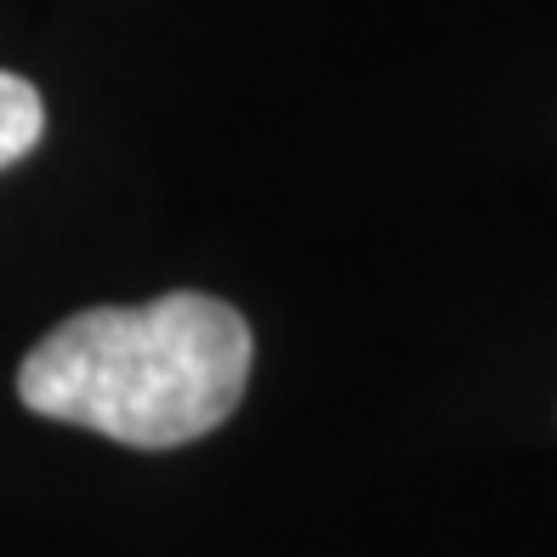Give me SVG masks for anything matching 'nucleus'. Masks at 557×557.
Returning a JSON list of instances; mask_svg holds the SVG:
<instances>
[{"label": "nucleus", "mask_w": 557, "mask_h": 557, "mask_svg": "<svg viewBox=\"0 0 557 557\" xmlns=\"http://www.w3.org/2000/svg\"><path fill=\"white\" fill-rule=\"evenodd\" d=\"M46 137V103L23 74L0 69V171L17 165Z\"/></svg>", "instance_id": "nucleus-2"}, {"label": "nucleus", "mask_w": 557, "mask_h": 557, "mask_svg": "<svg viewBox=\"0 0 557 557\" xmlns=\"http://www.w3.org/2000/svg\"><path fill=\"white\" fill-rule=\"evenodd\" d=\"M250 382V324L199 290L143 308H86L29 347L23 410L132 449H176L216 433Z\"/></svg>", "instance_id": "nucleus-1"}]
</instances>
